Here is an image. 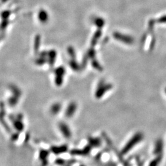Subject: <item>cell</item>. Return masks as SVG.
Here are the masks:
<instances>
[{
  "label": "cell",
  "mask_w": 166,
  "mask_h": 166,
  "mask_svg": "<svg viewBox=\"0 0 166 166\" xmlns=\"http://www.w3.org/2000/svg\"><path fill=\"white\" fill-rule=\"evenodd\" d=\"M143 139H144V134L141 132H137L124 145V148L121 150L122 155H126V154H127L135 146H136L138 144H139Z\"/></svg>",
  "instance_id": "obj_1"
},
{
  "label": "cell",
  "mask_w": 166,
  "mask_h": 166,
  "mask_svg": "<svg viewBox=\"0 0 166 166\" xmlns=\"http://www.w3.org/2000/svg\"><path fill=\"white\" fill-rule=\"evenodd\" d=\"M113 88V85L110 83H106L103 80L99 81L97 87V89L95 93V96L97 99L102 98L106 92L110 90Z\"/></svg>",
  "instance_id": "obj_2"
},
{
  "label": "cell",
  "mask_w": 166,
  "mask_h": 166,
  "mask_svg": "<svg viewBox=\"0 0 166 166\" xmlns=\"http://www.w3.org/2000/svg\"><path fill=\"white\" fill-rule=\"evenodd\" d=\"M163 149H164L163 141L161 139H158L155 144V148H154V150H153V153L156 156L159 155H162Z\"/></svg>",
  "instance_id": "obj_3"
},
{
  "label": "cell",
  "mask_w": 166,
  "mask_h": 166,
  "mask_svg": "<svg viewBox=\"0 0 166 166\" xmlns=\"http://www.w3.org/2000/svg\"><path fill=\"white\" fill-rule=\"evenodd\" d=\"M77 110V104L75 102H71L67 108L65 115L67 117H70L74 115Z\"/></svg>",
  "instance_id": "obj_4"
},
{
  "label": "cell",
  "mask_w": 166,
  "mask_h": 166,
  "mask_svg": "<svg viewBox=\"0 0 166 166\" xmlns=\"http://www.w3.org/2000/svg\"><path fill=\"white\" fill-rule=\"evenodd\" d=\"M89 145L92 148H98L102 145V140L99 137H89Z\"/></svg>",
  "instance_id": "obj_5"
},
{
  "label": "cell",
  "mask_w": 166,
  "mask_h": 166,
  "mask_svg": "<svg viewBox=\"0 0 166 166\" xmlns=\"http://www.w3.org/2000/svg\"><path fill=\"white\" fill-rule=\"evenodd\" d=\"M60 129L62 134L67 138H70L72 136V132H71V130L68 126L65 124V123H61L60 124Z\"/></svg>",
  "instance_id": "obj_6"
},
{
  "label": "cell",
  "mask_w": 166,
  "mask_h": 166,
  "mask_svg": "<svg viewBox=\"0 0 166 166\" xmlns=\"http://www.w3.org/2000/svg\"><path fill=\"white\" fill-rule=\"evenodd\" d=\"M162 159V155H157V156L155 159L150 162L149 166H158L160 162H161Z\"/></svg>",
  "instance_id": "obj_7"
},
{
  "label": "cell",
  "mask_w": 166,
  "mask_h": 166,
  "mask_svg": "<svg viewBox=\"0 0 166 166\" xmlns=\"http://www.w3.org/2000/svg\"><path fill=\"white\" fill-rule=\"evenodd\" d=\"M67 151V147L65 145H64L60 147H55L53 148V151L56 154L63 153Z\"/></svg>",
  "instance_id": "obj_8"
},
{
  "label": "cell",
  "mask_w": 166,
  "mask_h": 166,
  "mask_svg": "<svg viewBox=\"0 0 166 166\" xmlns=\"http://www.w3.org/2000/svg\"><path fill=\"white\" fill-rule=\"evenodd\" d=\"M71 154L73 155H79V156H84L83 155L82 150H78V149H73L71 151Z\"/></svg>",
  "instance_id": "obj_9"
},
{
  "label": "cell",
  "mask_w": 166,
  "mask_h": 166,
  "mask_svg": "<svg viewBox=\"0 0 166 166\" xmlns=\"http://www.w3.org/2000/svg\"><path fill=\"white\" fill-rule=\"evenodd\" d=\"M92 150V147L88 144L87 145H86L84 148L82 149V151H83V155L84 156H86L88 155L90 153V151Z\"/></svg>",
  "instance_id": "obj_10"
},
{
  "label": "cell",
  "mask_w": 166,
  "mask_h": 166,
  "mask_svg": "<svg viewBox=\"0 0 166 166\" xmlns=\"http://www.w3.org/2000/svg\"><path fill=\"white\" fill-rule=\"evenodd\" d=\"M61 106L60 104H55L52 106V110L53 113H57V112H58L61 110Z\"/></svg>",
  "instance_id": "obj_11"
},
{
  "label": "cell",
  "mask_w": 166,
  "mask_h": 166,
  "mask_svg": "<svg viewBox=\"0 0 166 166\" xmlns=\"http://www.w3.org/2000/svg\"><path fill=\"white\" fill-rule=\"evenodd\" d=\"M92 66L96 68V70H99V71H102V67L99 65V64L97 62L94 61L93 62H92Z\"/></svg>",
  "instance_id": "obj_12"
},
{
  "label": "cell",
  "mask_w": 166,
  "mask_h": 166,
  "mask_svg": "<svg viewBox=\"0 0 166 166\" xmlns=\"http://www.w3.org/2000/svg\"><path fill=\"white\" fill-rule=\"evenodd\" d=\"M71 67H72L73 70H74L75 71H77V70H79V67H78V65H77V64L75 62H72V63H71Z\"/></svg>",
  "instance_id": "obj_13"
},
{
  "label": "cell",
  "mask_w": 166,
  "mask_h": 166,
  "mask_svg": "<svg viewBox=\"0 0 166 166\" xmlns=\"http://www.w3.org/2000/svg\"><path fill=\"white\" fill-rule=\"evenodd\" d=\"M165 93H166V87H165Z\"/></svg>",
  "instance_id": "obj_14"
},
{
  "label": "cell",
  "mask_w": 166,
  "mask_h": 166,
  "mask_svg": "<svg viewBox=\"0 0 166 166\" xmlns=\"http://www.w3.org/2000/svg\"><path fill=\"white\" fill-rule=\"evenodd\" d=\"M80 166H84V165H80Z\"/></svg>",
  "instance_id": "obj_15"
}]
</instances>
